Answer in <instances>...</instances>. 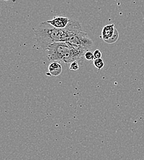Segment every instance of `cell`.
Instances as JSON below:
<instances>
[{
	"instance_id": "obj_8",
	"label": "cell",
	"mask_w": 144,
	"mask_h": 160,
	"mask_svg": "<svg viewBox=\"0 0 144 160\" xmlns=\"http://www.w3.org/2000/svg\"><path fill=\"white\" fill-rule=\"evenodd\" d=\"M84 58L87 60H94V54L88 51H87L85 54H84Z\"/></svg>"
},
{
	"instance_id": "obj_11",
	"label": "cell",
	"mask_w": 144,
	"mask_h": 160,
	"mask_svg": "<svg viewBox=\"0 0 144 160\" xmlns=\"http://www.w3.org/2000/svg\"><path fill=\"white\" fill-rule=\"evenodd\" d=\"M4 1H9V0H4Z\"/></svg>"
},
{
	"instance_id": "obj_7",
	"label": "cell",
	"mask_w": 144,
	"mask_h": 160,
	"mask_svg": "<svg viewBox=\"0 0 144 160\" xmlns=\"http://www.w3.org/2000/svg\"><path fill=\"white\" fill-rule=\"evenodd\" d=\"M94 65L97 69L101 70L104 67V62L101 58L96 59L94 60Z\"/></svg>"
},
{
	"instance_id": "obj_12",
	"label": "cell",
	"mask_w": 144,
	"mask_h": 160,
	"mask_svg": "<svg viewBox=\"0 0 144 160\" xmlns=\"http://www.w3.org/2000/svg\"><path fill=\"white\" fill-rule=\"evenodd\" d=\"M0 1H1V0H0Z\"/></svg>"
},
{
	"instance_id": "obj_2",
	"label": "cell",
	"mask_w": 144,
	"mask_h": 160,
	"mask_svg": "<svg viewBox=\"0 0 144 160\" xmlns=\"http://www.w3.org/2000/svg\"><path fill=\"white\" fill-rule=\"evenodd\" d=\"M47 60L71 63L83 60L86 51L70 45L67 42H57L49 45L44 50Z\"/></svg>"
},
{
	"instance_id": "obj_4",
	"label": "cell",
	"mask_w": 144,
	"mask_h": 160,
	"mask_svg": "<svg viewBox=\"0 0 144 160\" xmlns=\"http://www.w3.org/2000/svg\"><path fill=\"white\" fill-rule=\"evenodd\" d=\"M102 37L104 41L108 44L115 42L119 38V32L114 24L105 26L102 31Z\"/></svg>"
},
{
	"instance_id": "obj_3",
	"label": "cell",
	"mask_w": 144,
	"mask_h": 160,
	"mask_svg": "<svg viewBox=\"0 0 144 160\" xmlns=\"http://www.w3.org/2000/svg\"><path fill=\"white\" fill-rule=\"evenodd\" d=\"M67 42L73 47L78 48L86 52L89 51L93 44L92 40L82 30L70 38Z\"/></svg>"
},
{
	"instance_id": "obj_10",
	"label": "cell",
	"mask_w": 144,
	"mask_h": 160,
	"mask_svg": "<svg viewBox=\"0 0 144 160\" xmlns=\"http://www.w3.org/2000/svg\"><path fill=\"white\" fill-rule=\"evenodd\" d=\"M93 54H94V59H101L102 58V53L100 51V50H99V49L95 50V51L94 52Z\"/></svg>"
},
{
	"instance_id": "obj_5",
	"label": "cell",
	"mask_w": 144,
	"mask_h": 160,
	"mask_svg": "<svg viewBox=\"0 0 144 160\" xmlns=\"http://www.w3.org/2000/svg\"><path fill=\"white\" fill-rule=\"evenodd\" d=\"M49 73H47V75L49 76H59L62 72V67L59 62H52L48 67Z\"/></svg>"
},
{
	"instance_id": "obj_6",
	"label": "cell",
	"mask_w": 144,
	"mask_h": 160,
	"mask_svg": "<svg viewBox=\"0 0 144 160\" xmlns=\"http://www.w3.org/2000/svg\"><path fill=\"white\" fill-rule=\"evenodd\" d=\"M70 21V19L65 17H56L52 20H47V22L53 27L57 28H64L67 27Z\"/></svg>"
},
{
	"instance_id": "obj_9",
	"label": "cell",
	"mask_w": 144,
	"mask_h": 160,
	"mask_svg": "<svg viewBox=\"0 0 144 160\" xmlns=\"http://www.w3.org/2000/svg\"><path fill=\"white\" fill-rule=\"evenodd\" d=\"M70 69L72 70H78L79 69V65L78 62L74 61L70 63Z\"/></svg>"
},
{
	"instance_id": "obj_1",
	"label": "cell",
	"mask_w": 144,
	"mask_h": 160,
	"mask_svg": "<svg viewBox=\"0 0 144 160\" xmlns=\"http://www.w3.org/2000/svg\"><path fill=\"white\" fill-rule=\"evenodd\" d=\"M82 30L80 23L73 19H70L64 28H56L46 21L39 23L33 30L37 46L44 50L52 43L68 41Z\"/></svg>"
}]
</instances>
